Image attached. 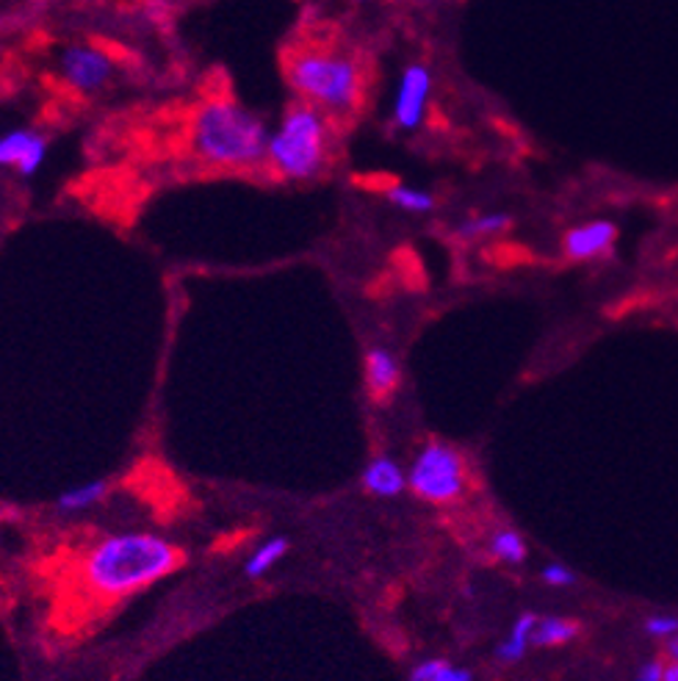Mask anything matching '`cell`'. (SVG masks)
Here are the masks:
<instances>
[{
  "instance_id": "6da1fadb",
  "label": "cell",
  "mask_w": 678,
  "mask_h": 681,
  "mask_svg": "<svg viewBox=\"0 0 678 681\" xmlns=\"http://www.w3.org/2000/svg\"><path fill=\"white\" fill-rule=\"evenodd\" d=\"M183 551L153 532H120L97 540L80 576L97 596H131L177 571Z\"/></svg>"
},
{
  "instance_id": "7a4b0ae2",
  "label": "cell",
  "mask_w": 678,
  "mask_h": 681,
  "mask_svg": "<svg viewBox=\"0 0 678 681\" xmlns=\"http://www.w3.org/2000/svg\"><path fill=\"white\" fill-rule=\"evenodd\" d=\"M192 150L217 170H266L269 131L230 97H208L192 117Z\"/></svg>"
},
{
  "instance_id": "3957f363",
  "label": "cell",
  "mask_w": 678,
  "mask_h": 681,
  "mask_svg": "<svg viewBox=\"0 0 678 681\" xmlns=\"http://www.w3.org/2000/svg\"><path fill=\"white\" fill-rule=\"evenodd\" d=\"M285 78L299 100L330 117H347L363 97V67L352 53L338 47H299L288 56Z\"/></svg>"
},
{
  "instance_id": "277c9868",
  "label": "cell",
  "mask_w": 678,
  "mask_h": 681,
  "mask_svg": "<svg viewBox=\"0 0 678 681\" xmlns=\"http://www.w3.org/2000/svg\"><path fill=\"white\" fill-rule=\"evenodd\" d=\"M330 114L299 100L269 133L266 170L283 181H316L330 164Z\"/></svg>"
},
{
  "instance_id": "5b68a950",
  "label": "cell",
  "mask_w": 678,
  "mask_h": 681,
  "mask_svg": "<svg viewBox=\"0 0 678 681\" xmlns=\"http://www.w3.org/2000/svg\"><path fill=\"white\" fill-rule=\"evenodd\" d=\"M407 488L429 505H451L466 494V463L455 446L429 441L407 468Z\"/></svg>"
},
{
  "instance_id": "8992f818",
  "label": "cell",
  "mask_w": 678,
  "mask_h": 681,
  "mask_svg": "<svg viewBox=\"0 0 678 681\" xmlns=\"http://www.w3.org/2000/svg\"><path fill=\"white\" fill-rule=\"evenodd\" d=\"M58 73L80 95H97L111 84L117 64L103 47L97 45H67L58 56Z\"/></svg>"
},
{
  "instance_id": "52a82bcc",
  "label": "cell",
  "mask_w": 678,
  "mask_h": 681,
  "mask_svg": "<svg viewBox=\"0 0 678 681\" xmlns=\"http://www.w3.org/2000/svg\"><path fill=\"white\" fill-rule=\"evenodd\" d=\"M429 97H433V69L427 64H407L396 84L394 95V126L400 131H418L427 117Z\"/></svg>"
},
{
  "instance_id": "ba28073f",
  "label": "cell",
  "mask_w": 678,
  "mask_h": 681,
  "mask_svg": "<svg viewBox=\"0 0 678 681\" xmlns=\"http://www.w3.org/2000/svg\"><path fill=\"white\" fill-rule=\"evenodd\" d=\"M47 159V137L31 128H14L0 137V166H14L23 177L36 175Z\"/></svg>"
},
{
  "instance_id": "9c48e42d",
  "label": "cell",
  "mask_w": 678,
  "mask_h": 681,
  "mask_svg": "<svg viewBox=\"0 0 678 681\" xmlns=\"http://www.w3.org/2000/svg\"><path fill=\"white\" fill-rule=\"evenodd\" d=\"M617 227L610 219L584 221V225L570 227L562 236V252L570 261H593V258L606 256L615 247Z\"/></svg>"
},
{
  "instance_id": "30bf717a",
  "label": "cell",
  "mask_w": 678,
  "mask_h": 681,
  "mask_svg": "<svg viewBox=\"0 0 678 681\" xmlns=\"http://www.w3.org/2000/svg\"><path fill=\"white\" fill-rule=\"evenodd\" d=\"M363 488L376 499H394L407 488V472L391 454H376L374 461L363 468Z\"/></svg>"
},
{
  "instance_id": "8fae6325",
  "label": "cell",
  "mask_w": 678,
  "mask_h": 681,
  "mask_svg": "<svg viewBox=\"0 0 678 681\" xmlns=\"http://www.w3.org/2000/svg\"><path fill=\"white\" fill-rule=\"evenodd\" d=\"M402 380V366L396 355L385 347H374L365 355V386H369L371 397L380 402L396 391Z\"/></svg>"
},
{
  "instance_id": "7c38bea8",
  "label": "cell",
  "mask_w": 678,
  "mask_h": 681,
  "mask_svg": "<svg viewBox=\"0 0 678 681\" xmlns=\"http://www.w3.org/2000/svg\"><path fill=\"white\" fill-rule=\"evenodd\" d=\"M288 545H291V540L285 538V534H272V538L263 540V543L258 545L250 556H247V562H244L247 580H261V576H266L269 571H272L280 560H283Z\"/></svg>"
},
{
  "instance_id": "4fadbf2b",
  "label": "cell",
  "mask_w": 678,
  "mask_h": 681,
  "mask_svg": "<svg viewBox=\"0 0 678 681\" xmlns=\"http://www.w3.org/2000/svg\"><path fill=\"white\" fill-rule=\"evenodd\" d=\"M535 624H537V615H532V613L521 615V618L513 624V629L507 631V637H504V640L496 646V657L502 659V662H518V659H524L532 646V631H535Z\"/></svg>"
},
{
  "instance_id": "5bb4252c",
  "label": "cell",
  "mask_w": 678,
  "mask_h": 681,
  "mask_svg": "<svg viewBox=\"0 0 678 681\" xmlns=\"http://www.w3.org/2000/svg\"><path fill=\"white\" fill-rule=\"evenodd\" d=\"M576 635H579V624H576V620L559 618V615H546V618H537L535 631H532V646H565V642L573 640Z\"/></svg>"
},
{
  "instance_id": "9a60e30c",
  "label": "cell",
  "mask_w": 678,
  "mask_h": 681,
  "mask_svg": "<svg viewBox=\"0 0 678 681\" xmlns=\"http://www.w3.org/2000/svg\"><path fill=\"white\" fill-rule=\"evenodd\" d=\"M106 494H109V483H106V479H95V483H86V485H78V488L64 490V494L56 499V510L67 512V516H73V512L91 510V507L103 501Z\"/></svg>"
},
{
  "instance_id": "2e32d148",
  "label": "cell",
  "mask_w": 678,
  "mask_h": 681,
  "mask_svg": "<svg viewBox=\"0 0 678 681\" xmlns=\"http://www.w3.org/2000/svg\"><path fill=\"white\" fill-rule=\"evenodd\" d=\"M510 225H513V216L493 210V214H479V216H471V219L460 221V225H457V236L466 241L488 239V236L504 234Z\"/></svg>"
},
{
  "instance_id": "e0dca14e",
  "label": "cell",
  "mask_w": 678,
  "mask_h": 681,
  "mask_svg": "<svg viewBox=\"0 0 678 681\" xmlns=\"http://www.w3.org/2000/svg\"><path fill=\"white\" fill-rule=\"evenodd\" d=\"M387 203L396 205V208L407 210V214H429V210L435 208V197L429 192H424V188L416 186H405V183H394V186H387L385 192Z\"/></svg>"
},
{
  "instance_id": "ac0fdd59",
  "label": "cell",
  "mask_w": 678,
  "mask_h": 681,
  "mask_svg": "<svg viewBox=\"0 0 678 681\" xmlns=\"http://www.w3.org/2000/svg\"><path fill=\"white\" fill-rule=\"evenodd\" d=\"M491 554L504 565H521L526 560V540L515 529H499L491 538Z\"/></svg>"
},
{
  "instance_id": "d6986e66",
  "label": "cell",
  "mask_w": 678,
  "mask_h": 681,
  "mask_svg": "<svg viewBox=\"0 0 678 681\" xmlns=\"http://www.w3.org/2000/svg\"><path fill=\"white\" fill-rule=\"evenodd\" d=\"M643 631L648 637H656V640H667V637H672L678 631V618L670 613H654L645 618Z\"/></svg>"
},
{
  "instance_id": "ffe728a7",
  "label": "cell",
  "mask_w": 678,
  "mask_h": 681,
  "mask_svg": "<svg viewBox=\"0 0 678 681\" xmlns=\"http://www.w3.org/2000/svg\"><path fill=\"white\" fill-rule=\"evenodd\" d=\"M540 580L546 582L548 587H568V585H573L576 576L568 565H559V562H554V565L543 568Z\"/></svg>"
},
{
  "instance_id": "44dd1931",
  "label": "cell",
  "mask_w": 678,
  "mask_h": 681,
  "mask_svg": "<svg viewBox=\"0 0 678 681\" xmlns=\"http://www.w3.org/2000/svg\"><path fill=\"white\" fill-rule=\"evenodd\" d=\"M444 664L446 659H424V662H418L416 668L411 670V681H435Z\"/></svg>"
},
{
  "instance_id": "7402d4cb",
  "label": "cell",
  "mask_w": 678,
  "mask_h": 681,
  "mask_svg": "<svg viewBox=\"0 0 678 681\" xmlns=\"http://www.w3.org/2000/svg\"><path fill=\"white\" fill-rule=\"evenodd\" d=\"M661 675H665V662H659V659H648V662H643L637 668L634 681H661Z\"/></svg>"
},
{
  "instance_id": "603a6c76",
  "label": "cell",
  "mask_w": 678,
  "mask_h": 681,
  "mask_svg": "<svg viewBox=\"0 0 678 681\" xmlns=\"http://www.w3.org/2000/svg\"><path fill=\"white\" fill-rule=\"evenodd\" d=\"M435 681H473V675H471V670L455 668V664L446 662L444 668H440L438 679H435Z\"/></svg>"
},
{
  "instance_id": "cb8c5ba5",
  "label": "cell",
  "mask_w": 678,
  "mask_h": 681,
  "mask_svg": "<svg viewBox=\"0 0 678 681\" xmlns=\"http://www.w3.org/2000/svg\"><path fill=\"white\" fill-rule=\"evenodd\" d=\"M665 653H667V659H670V662H678V631L665 640Z\"/></svg>"
},
{
  "instance_id": "d4e9b609",
  "label": "cell",
  "mask_w": 678,
  "mask_h": 681,
  "mask_svg": "<svg viewBox=\"0 0 678 681\" xmlns=\"http://www.w3.org/2000/svg\"><path fill=\"white\" fill-rule=\"evenodd\" d=\"M661 681H678V662L665 664V675H661Z\"/></svg>"
},
{
  "instance_id": "484cf974",
  "label": "cell",
  "mask_w": 678,
  "mask_h": 681,
  "mask_svg": "<svg viewBox=\"0 0 678 681\" xmlns=\"http://www.w3.org/2000/svg\"><path fill=\"white\" fill-rule=\"evenodd\" d=\"M358 3H369V0H358Z\"/></svg>"
}]
</instances>
